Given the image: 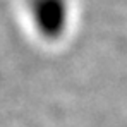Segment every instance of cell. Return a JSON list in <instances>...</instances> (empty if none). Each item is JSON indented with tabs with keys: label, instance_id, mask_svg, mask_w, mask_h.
Masks as SVG:
<instances>
[{
	"label": "cell",
	"instance_id": "obj_1",
	"mask_svg": "<svg viewBox=\"0 0 127 127\" xmlns=\"http://www.w3.org/2000/svg\"><path fill=\"white\" fill-rule=\"evenodd\" d=\"M34 17L38 24L48 34H57L62 31L65 22V3L64 0H36Z\"/></svg>",
	"mask_w": 127,
	"mask_h": 127
}]
</instances>
